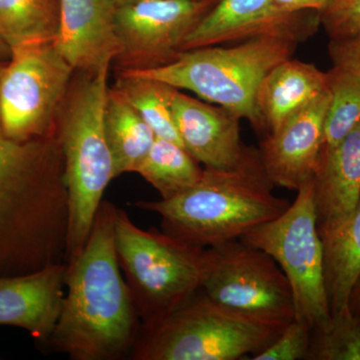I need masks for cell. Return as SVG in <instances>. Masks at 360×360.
Here are the masks:
<instances>
[{
    "instance_id": "obj_9",
    "label": "cell",
    "mask_w": 360,
    "mask_h": 360,
    "mask_svg": "<svg viewBox=\"0 0 360 360\" xmlns=\"http://www.w3.org/2000/svg\"><path fill=\"white\" fill-rule=\"evenodd\" d=\"M201 290L222 307L267 323L286 326L295 319L283 270L264 250L241 239L206 248Z\"/></svg>"
},
{
    "instance_id": "obj_22",
    "label": "cell",
    "mask_w": 360,
    "mask_h": 360,
    "mask_svg": "<svg viewBox=\"0 0 360 360\" xmlns=\"http://www.w3.org/2000/svg\"><path fill=\"white\" fill-rule=\"evenodd\" d=\"M135 172L155 187L161 200H170L195 186L203 168L181 144L156 137Z\"/></svg>"
},
{
    "instance_id": "obj_34",
    "label": "cell",
    "mask_w": 360,
    "mask_h": 360,
    "mask_svg": "<svg viewBox=\"0 0 360 360\" xmlns=\"http://www.w3.org/2000/svg\"><path fill=\"white\" fill-rule=\"evenodd\" d=\"M359 314L360 315V312H359Z\"/></svg>"
},
{
    "instance_id": "obj_13",
    "label": "cell",
    "mask_w": 360,
    "mask_h": 360,
    "mask_svg": "<svg viewBox=\"0 0 360 360\" xmlns=\"http://www.w3.org/2000/svg\"><path fill=\"white\" fill-rule=\"evenodd\" d=\"M330 97L329 89L262 142L260 160L274 186L297 191L314 179Z\"/></svg>"
},
{
    "instance_id": "obj_2",
    "label": "cell",
    "mask_w": 360,
    "mask_h": 360,
    "mask_svg": "<svg viewBox=\"0 0 360 360\" xmlns=\"http://www.w3.org/2000/svg\"><path fill=\"white\" fill-rule=\"evenodd\" d=\"M116 206L103 201L82 253L68 264L66 291L49 343L73 360L131 356L141 319L118 262Z\"/></svg>"
},
{
    "instance_id": "obj_12",
    "label": "cell",
    "mask_w": 360,
    "mask_h": 360,
    "mask_svg": "<svg viewBox=\"0 0 360 360\" xmlns=\"http://www.w3.org/2000/svg\"><path fill=\"white\" fill-rule=\"evenodd\" d=\"M312 27L302 13L284 11L274 0H219L188 33L181 51L259 37L300 42Z\"/></svg>"
},
{
    "instance_id": "obj_20",
    "label": "cell",
    "mask_w": 360,
    "mask_h": 360,
    "mask_svg": "<svg viewBox=\"0 0 360 360\" xmlns=\"http://www.w3.org/2000/svg\"><path fill=\"white\" fill-rule=\"evenodd\" d=\"M104 129L112 158L115 179L136 172L156 136L148 123L115 87L108 89Z\"/></svg>"
},
{
    "instance_id": "obj_18",
    "label": "cell",
    "mask_w": 360,
    "mask_h": 360,
    "mask_svg": "<svg viewBox=\"0 0 360 360\" xmlns=\"http://www.w3.org/2000/svg\"><path fill=\"white\" fill-rule=\"evenodd\" d=\"M329 89L328 72L311 63L285 59L265 75L258 86L255 105L262 127L276 131Z\"/></svg>"
},
{
    "instance_id": "obj_31",
    "label": "cell",
    "mask_w": 360,
    "mask_h": 360,
    "mask_svg": "<svg viewBox=\"0 0 360 360\" xmlns=\"http://www.w3.org/2000/svg\"><path fill=\"white\" fill-rule=\"evenodd\" d=\"M11 58V51L0 40V60L7 61Z\"/></svg>"
},
{
    "instance_id": "obj_11",
    "label": "cell",
    "mask_w": 360,
    "mask_h": 360,
    "mask_svg": "<svg viewBox=\"0 0 360 360\" xmlns=\"http://www.w3.org/2000/svg\"><path fill=\"white\" fill-rule=\"evenodd\" d=\"M213 0H132L117 6L120 70H148L172 63Z\"/></svg>"
},
{
    "instance_id": "obj_26",
    "label": "cell",
    "mask_w": 360,
    "mask_h": 360,
    "mask_svg": "<svg viewBox=\"0 0 360 360\" xmlns=\"http://www.w3.org/2000/svg\"><path fill=\"white\" fill-rule=\"evenodd\" d=\"M312 329L304 322L291 321L276 340L264 349L250 357L251 360L307 359Z\"/></svg>"
},
{
    "instance_id": "obj_15",
    "label": "cell",
    "mask_w": 360,
    "mask_h": 360,
    "mask_svg": "<svg viewBox=\"0 0 360 360\" xmlns=\"http://www.w3.org/2000/svg\"><path fill=\"white\" fill-rule=\"evenodd\" d=\"M68 262L20 274L0 276V326L25 329L49 342L66 291Z\"/></svg>"
},
{
    "instance_id": "obj_29",
    "label": "cell",
    "mask_w": 360,
    "mask_h": 360,
    "mask_svg": "<svg viewBox=\"0 0 360 360\" xmlns=\"http://www.w3.org/2000/svg\"><path fill=\"white\" fill-rule=\"evenodd\" d=\"M277 6L290 13H302L305 11H323L333 4V0H274Z\"/></svg>"
},
{
    "instance_id": "obj_33",
    "label": "cell",
    "mask_w": 360,
    "mask_h": 360,
    "mask_svg": "<svg viewBox=\"0 0 360 360\" xmlns=\"http://www.w3.org/2000/svg\"><path fill=\"white\" fill-rule=\"evenodd\" d=\"M117 6H122V4H127V2L132 1V0H113Z\"/></svg>"
},
{
    "instance_id": "obj_1",
    "label": "cell",
    "mask_w": 360,
    "mask_h": 360,
    "mask_svg": "<svg viewBox=\"0 0 360 360\" xmlns=\"http://www.w3.org/2000/svg\"><path fill=\"white\" fill-rule=\"evenodd\" d=\"M68 200L56 135L20 142L0 124V276L66 262Z\"/></svg>"
},
{
    "instance_id": "obj_17",
    "label": "cell",
    "mask_w": 360,
    "mask_h": 360,
    "mask_svg": "<svg viewBox=\"0 0 360 360\" xmlns=\"http://www.w3.org/2000/svg\"><path fill=\"white\" fill-rule=\"evenodd\" d=\"M319 233L335 231L360 198V122L330 150L321 153L314 179Z\"/></svg>"
},
{
    "instance_id": "obj_19",
    "label": "cell",
    "mask_w": 360,
    "mask_h": 360,
    "mask_svg": "<svg viewBox=\"0 0 360 360\" xmlns=\"http://www.w3.org/2000/svg\"><path fill=\"white\" fill-rule=\"evenodd\" d=\"M324 276L331 316L350 311V297L360 277V198L347 220L321 234Z\"/></svg>"
},
{
    "instance_id": "obj_23",
    "label": "cell",
    "mask_w": 360,
    "mask_h": 360,
    "mask_svg": "<svg viewBox=\"0 0 360 360\" xmlns=\"http://www.w3.org/2000/svg\"><path fill=\"white\" fill-rule=\"evenodd\" d=\"M115 89L148 123L156 137L182 146L172 111L174 87L153 78L120 70Z\"/></svg>"
},
{
    "instance_id": "obj_28",
    "label": "cell",
    "mask_w": 360,
    "mask_h": 360,
    "mask_svg": "<svg viewBox=\"0 0 360 360\" xmlns=\"http://www.w3.org/2000/svg\"><path fill=\"white\" fill-rule=\"evenodd\" d=\"M329 53L333 68L360 75V35L352 39L331 40Z\"/></svg>"
},
{
    "instance_id": "obj_25",
    "label": "cell",
    "mask_w": 360,
    "mask_h": 360,
    "mask_svg": "<svg viewBox=\"0 0 360 360\" xmlns=\"http://www.w3.org/2000/svg\"><path fill=\"white\" fill-rule=\"evenodd\" d=\"M309 360H360V315L352 310L311 333Z\"/></svg>"
},
{
    "instance_id": "obj_3",
    "label": "cell",
    "mask_w": 360,
    "mask_h": 360,
    "mask_svg": "<svg viewBox=\"0 0 360 360\" xmlns=\"http://www.w3.org/2000/svg\"><path fill=\"white\" fill-rule=\"evenodd\" d=\"M259 153L245 148L229 168H203L195 186L170 200H141L134 206L161 217L162 231L207 248L240 239L283 214L290 201L274 193Z\"/></svg>"
},
{
    "instance_id": "obj_30",
    "label": "cell",
    "mask_w": 360,
    "mask_h": 360,
    "mask_svg": "<svg viewBox=\"0 0 360 360\" xmlns=\"http://www.w3.org/2000/svg\"><path fill=\"white\" fill-rule=\"evenodd\" d=\"M350 309L354 314H359L360 312V277L355 284L354 291L352 293L349 303Z\"/></svg>"
},
{
    "instance_id": "obj_5",
    "label": "cell",
    "mask_w": 360,
    "mask_h": 360,
    "mask_svg": "<svg viewBox=\"0 0 360 360\" xmlns=\"http://www.w3.org/2000/svg\"><path fill=\"white\" fill-rule=\"evenodd\" d=\"M297 44L288 37H259L227 49L207 46L181 51L174 61L158 68L120 70L189 90L260 129L255 105L258 86L272 68L292 56Z\"/></svg>"
},
{
    "instance_id": "obj_32",
    "label": "cell",
    "mask_w": 360,
    "mask_h": 360,
    "mask_svg": "<svg viewBox=\"0 0 360 360\" xmlns=\"http://www.w3.org/2000/svg\"><path fill=\"white\" fill-rule=\"evenodd\" d=\"M6 61L0 60V78H1L2 73H4V68H6Z\"/></svg>"
},
{
    "instance_id": "obj_8",
    "label": "cell",
    "mask_w": 360,
    "mask_h": 360,
    "mask_svg": "<svg viewBox=\"0 0 360 360\" xmlns=\"http://www.w3.org/2000/svg\"><path fill=\"white\" fill-rule=\"evenodd\" d=\"M296 193L295 201L283 214L258 225L240 239L276 260L290 284L295 321L309 324L314 330L331 321L314 179Z\"/></svg>"
},
{
    "instance_id": "obj_21",
    "label": "cell",
    "mask_w": 360,
    "mask_h": 360,
    "mask_svg": "<svg viewBox=\"0 0 360 360\" xmlns=\"http://www.w3.org/2000/svg\"><path fill=\"white\" fill-rule=\"evenodd\" d=\"M59 20L60 0H0V40L11 51L52 44Z\"/></svg>"
},
{
    "instance_id": "obj_6",
    "label": "cell",
    "mask_w": 360,
    "mask_h": 360,
    "mask_svg": "<svg viewBox=\"0 0 360 360\" xmlns=\"http://www.w3.org/2000/svg\"><path fill=\"white\" fill-rule=\"evenodd\" d=\"M115 239L142 328L160 323L201 290L206 248L156 229L144 231L117 206Z\"/></svg>"
},
{
    "instance_id": "obj_24",
    "label": "cell",
    "mask_w": 360,
    "mask_h": 360,
    "mask_svg": "<svg viewBox=\"0 0 360 360\" xmlns=\"http://www.w3.org/2000/svg\"><path fill=\"white\" fill-rule=\"evenodd\" d=\"M328 77L331 97L321 153L338 146L360 122V75L333 68Z\"/></svg>"
},
{
    "instance_id": "obj_10",
    "label": "cell",
    "mask_w": 360,
    "mask_h": 360,
    "mask_svg": "<svg viewBox=\"0 0 360 360\" xmlns=\"http://www.w3.org/2000/svg\"><path fill=\"white\" fill-rule=\"evenodd\" d=\"M73 68L52 44L11 51L0 78V124L25 142L56 135Z\"/></svg>"
},
{
    "instance_id": "obj_16",
    "label": "cell",
    "mask_w": 360,
    "mask_h": 360,
    "mask_svg": "<svg viewBox=\"0 0 360 360\" xmlns=\"http://www.w3.org/2000/svg\"><path fill=\"white\" fill-rule=\"evenodd\" d=\"M172 111L182 146L205 167H232L243 158L245 148L241 144L238 115L176 89L172 96Z\"/></svg>"
},
{
    "instance_id": "obj_14",
    "label": "cell",
    "mask_w": 360,
    "mask_h": 360,
    "mask_svg": "<svg viewBox=\"0 0 360 360\" xmlns=\"http://www.w3.org/2000/svg\"><path fill=\"white\" fill-rule=\"evenodd\" d=\"M113 0H60V20L53 41L73 70L94 73L110 66L120 51Z\"/></svg>"
},
{
    "instance_id": "obj_27",
    "label": "cell",
    "mask_w": 360,
    "mask_h": 360,
    "mask_svg": "<svg viewBox=\"0 0 360 360\" xmlns=\"http://www.w3.org/2000/svg\"><path fill=\"white\" fill-rule=\"evenodd\" d=\"M321 20L331 40L360 35V0H333L321 11Z\"/></svg>"
},
{
    "instance_id": "obj_7",
    "label": "cell",
    "mask_w": 360,
    "mask_h": 360,
    "mask_svg": "<svg viewBox=\"0 0 360 360\" xmlns=\"http://www.w3.org/2000/svg\"><path fill=\"white\" fill-rule=\"evenodd\" d=\"M286 326L226 309L200 290L160 323L141 328L130 359H243L264 349Z\"/></svg>"
},
{
    "instance_id": "obj_4",
    "label": "cell",
    "mask_w": 360,
    "mask_h": 360,
    "mask_svg": "<svg viewBox=\"0 0 360 360\" xmlns=\"http://www.w3.org/2000/svg\"><path fill=\"white\" fill-rule=\"evenodd\" d=\"M110 68L105 66L86 73L68 94L60 108L63 115L56 120V134L63 151L68 189V264L84 250L104 191L115 179L104 129Z\"/></svg>"
}]
</instances>
